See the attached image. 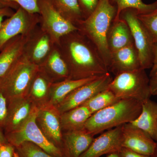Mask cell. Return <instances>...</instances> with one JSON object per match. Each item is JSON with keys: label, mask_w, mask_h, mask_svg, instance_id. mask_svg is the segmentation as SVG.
I'll use <instances>...</instances> for the list:
<instances>
[{"label": "cell", "mask_w": 157, "mask_h": 157, "mask_svg": "<svg viewBox=\"0 0 157 157\" xmlns=\"http://www.w3.org/2000/svg\"><path fill=\"white\" fill-rule=\"evenodd\" d=\"M8 100L0 90V130L3 132L8 114Z\"/></svg>", "instance_id": "32"}, {"label": "cell", "mask_w": 157, "mask_h": 157, "mask_svg": "<svg viewBox=\"0 0 157 157\" xmlns=\"http://www.w3.org/2000/svg\"><path fill=\"white\" fill-rule=\"evenodd\" d=\"M4 7H9L11 9H13V7L11 4L6 2V0H0V8H4Z\"/></svg>", "instance_id": "39"}, {"label": "cell", "mask_w": 157, "mask_h": 157, "mask_svg": "<svg viewBox=\"0 0 157 157\" xmlns=\"http://www.w3.org/2000/svg\"><path fill=\"white\" fill-rule=\"evenodd\" d=\"M56 45L67 65L70 79L100 77L109 73L96 46L78 30L62 37Z\"/></svg>", "instance_id": "1"}, {"label": "cell", "mask_w": 157, "mask_h": 157, "mask_svg": "<svg viewBox=\"0 0 157 157\" xmlns=\"http://www.w3.org/2000/svg\"><path fill=\"white\" fill-rule=\"evenodd\" d=\"M55 45L49 35L39 25L29 36L24 49L23 56L30 63L39 67Z\"/></svg>", "instance_id": "12"}, {"label": "cell", "mask_w": 157, "mask_h": 157, "mask_svg": "<svg viewBox=\"0 0 157 157\" xmlns=\"http://www.w3.org/2000/svg\"><path fill=\"white\" fill-rule=\"evenodd\" d=\"M110 1L117 8L116 15L113 21L119 19L121 13L125 9H134L137 11V14H144L157 8V0L150 4H145L142 0H110Z\"/></svg>", "instance_id": "27"}, {"label": "cell", "mask_w": 157, "mask_h": 157, "mask_svg": "<svg viewBox=\"0 0 157 157\" xmlns=\"http://www.w3.org/2000/svg\"><path fill=\"white\" fill-rule=\"evenodd\" d=\"M14 157H18V155H17V153L15 151L14 154Z\"/></svg>", "instance_id": "42"}, {"label": "cell", "mask_w": 157, "mask_h": 157, "mask_svg": "<svg viewBox=\"0 0 157 157\" xmlns=\"http://www.w3.org/2000/svg\"><path fill=\"white\" fill-rule=\"evenodd\" d=\"M121 100L109 89L98 93L82 105L87 107L92 114L109 107Z\"/></svg>", "instance_id": "26"}, {"label": "cell", "mask_w": 157, "mask_h": 157, "mask_svg": "<svg viewBox=\"0 0 157 157\" xmlns=\"http://www.w3.org/2000/svg\"><path fill=\"white\" fill-rule=\"evenodd\" d=\"M79 9L83 16L86 19L95 10L99 0H77Z\"/></svg>", "instance_id": "31"}, {"label": "cell", "mask_w": 157, "mask_h": 157, "mask_svg": "<svg viewBox=\"0 0 157 157\" xmlns=\"http://www.w3.org/2000/svg\"><path fill=\"white\" fill-rule=\"evenodd\" d=\"M108 89L120 99H133L142 103L151 96L149 78L142 68L116 75Z\"/></svg>", "instance_id": "4"}, {"label": "cell", "mask_w": 157, "mask_h": 157, "mask_svg": "<svg viewBox=\"0 0 157 157\" xmlns=\"http://www.w3.org/2000/svg\"><path fill=\"white\" fill-rule=\"evenodd\" d=\"M137 17L146 29L154 45L157 46V8L148 13L137 14Z\"/></svg>", "instance_id": "29"}, {"label": "cell", "mask_w": 157, "mask_h": 157, "mask_svg": "<svg viewBox=\"0 0 157 157\" xmlns=\"http://www.w3.org/2000/svg\"><path fill=\"white\" fill-rule=\"evenodd\" d=\"M120 152L121 157H151L150 156L138 153L125 147H122Z\"/></svg>", "instance_id": "35"}, {"label": "cell", "mask_w": 157, "mask_h": 157, "mask_svg": "<svg viewBox=\"0 0 157 157\" xmlns=\"http://www.w3.org/2000/svg\"><path fill=\"white\" fill-rule=\"evenodd\" d=\"M116 13V7L110 0H99L92 14L76 25L78 30L96 46L108 70L110 52L107 45V36Z\"/></svg>", "instance_id": "2"}, {"label": "cell", "mask_w": 157, "mask_h": 157, "mask_svg": "<svg viewBox=\"0 0 157 157\" xmlns=\"http://www.w3.org/2000/svg\"><path fill=\"white\" fill-rule=\"evenodd\" d=\"M8 114L4 134L17 130L29 117L36 107L27 97L8 100Z\"/></svg>", "instance_id": "15"}, {"label": "cell", "mask_w": 157, "mask_h": 157, "mask_svg": "<svg viewBox=\"0 0 157 157\" xmlns=\"http://www.w3.org/2000/svg\"><path fill=\"white\" fill-rule=\"evenodd\" d=\"M151 157H157V141L156 142V144L154 152L153 154L152 155Z\"/></svg>", "instance_id": "41"}, {"label": "cell", "mask_w": 157, "mask_h": 157, "mask_svg": "<svg viewBox=\"0 0 157 157\" xmlns=\"http://www.w3.org/2000/svg\"><path fill=\"white\" fill-rule=\"evenodd\" d=\"M39 13H30L19 7L0 26V51L13 38L29 36L39 25Z\"/></svg>", "instance_id": "9"}, {"label": "cell", "mask_w": 157, "mask_h": 157, "mask_svg": "<svg viewBox=\"0 0 157 157\" xmlns=\"http://www.w3.org/2000/svg\"><path fill=\"white\" fill-rule=\"evenodd\" d=\"M38 107L37 125L51 143L62 151L63 132L60 113L56 106L48 104Z\"/></svg>", "instance_id": "11"}, {"label": "cell", "mask_w": 157, "mask_h": 157, "mask_svg": "<svg viewBox=\"0 0 157 157\" xmlns=\"http://www.w3.org/2000/svg\"><path fill=\"white\" fill-rule=\"evenodd\" d=\"M15 147L9 143L0 144V157H14Z\"/></svg>", "instance_id": "33"}, {"label": "cell", "mask_w": 157, "mask_h": 157, "mask_svg": "<svg viewBox=\"0 0 157 157\" xmlns=\"http://www.w3.org/2000/svg\"><path fill=\"white\" fill-rule=\"evenodd\" d=\"M143 131L155 141H157V103L150 99L142 103L140 115L129 123Z\"/></svg>", "instance_id": "21"}, {"label": "cell", "mask_w": 157, "mask_h": 157, "mask_svg": "<svg viewBox=\"0 0 157 157\" xmlns=\"http://www.w3.org/2000/svg\"><path fill=\"white\" fill-rule=\"evenodd\" d=\"M142 103L133 99H121L109 107L92 114L84 129L95 135L129 123L141 113Z\"/></svg>", "instance_id": "3"}, {"label": "cell", "mask_w": 157, "mask_h": 157, "mask_svg": "<svg viewBox=\"0 0 157 157\" xmlns=\"http://www.w3.org/2000/svg\"><path fill=\"white\" fill-rule=\"evenodd\" d=\"M11 4L13 9L21 7L30 13H39L38 3L39 0H6Z\"/></svg>", "instance_id": "30"}, {"label": "cell", "mask_w": 157, "mask_h": 157, "mask_svg": "<svg viewBox=\"0 0 157 157\" xmlns=\"http://www.w3.org/2000/svg\"><path fill=\"white\" fill-rule=\"evenodd\" d=\"M29 36L19 35L13 38L0 51V81L22 57Z\"/></svg>", "instance_id": "18"}, {"label": "cell", "mask_w": 157, "mask_h": 157, "mask_svg": "<svg viewBox=\"0 0 157 157\" xmlns=\"http://www.w3.org/2000/svg\"><path fill=\"white\" fill-rule=\"evenodd\" d=\"M39 69V66L30 63L23 56L0 81V90L8 101L27 97L31 83Z\"/></svg>", "instance_id": "5"}, {"label": "cell", "mask_w": 157, "mask_h": 157, "mask_svg": "<svg viewBox=\"0 0 157 157\" xmlns=\"http://www.w3.org/2000/svg\"><path fill=\"white\" fill-rule=\"evenodd\" d=\"M154 58L153 64L151 68L150 74L153 73L157 71V46L155 45L154 48Z\"/></svg>", "instance_id": "37"}, {"label": "cell", "mask_w": 157, "mask_h": 157, "mask_svg": "<svg viewBox=\"0 0 157 157\" xmlns=\"http://www.w3.org/2000/svg\"><path fill=\"white\" fill-rule=\"evenodd\" d=\"M53 82L40 69L31 83L27 97L37 107L48 103L52 84Z\"/></svg>", "instance_id": "23"}, {"label": "cell", "mask_w": 157, "mask_h": 157, "mask_svg": "<svg viewBox=\"0 0 157 157\" xmlns=\"http://www.w3.org/2000/svg\"><path fill=\"white\" fill-rule=\"evenodd\" d=\"M62 16L76 26L83 19L77 0H51Z\"/></svg>", "instance_id": "25"}, {"label": "cell", "mask_w": 157, "mask_h": 157, "mask_svg": "<svg viewBox=\"0 0 157 157\" xmlns=\"http://www.w3.org/2000/svg\"><path fill=\"white\" fill-rule=\"evenodd\" d=\"M39 67L53 82L70 78L67 65L56 45Z\"/></svg>", "instance_id": "19"}, {"label": "cell", "mask_w": 157, "mask_h": 157, "mask_svg": "<svg viewBox=\"0 0 157 157\" xmlns=\"http://www.w3.org/2000/svg\"><path fill=\"white\" fill-rule=\"evenodd\" d=\"M94 136L85 129L63 132V157H80L92 143Z\"/></svg>", "instance_id": "17"}, {"label": "cell", "mask_w": 157, "mask_h": 157, "mask_svg": "<svg viewBox=\"0 0 157 157\" xmlns=\"http://www.w3.org/2000/svg\"><path fill=\"white\" fill-rule=\"evenodd\" d=\"M149 84L151 96H157V71L150 74Z\"/></svg>", "instance_id": "34"}, {"label": "cell", "mask_w": 157, "mask_h": 157, "mask_svg": "<svg viewBox=\"0 0 157 157\" xmlns=\"http://www.w3.org/2000/svg\"><path fill=\"white\" fill-rule=\"evenodd\" d=\"M14 12L12 9L9 7L0 8V26L4 20V18L10 17L14 14Z\"/></svg>", "instance_id": "36"}, {"label": "cell", "mask_w": 157, "mask_h": 157, "mask_svg": "<svg viewBox=\"0 0 157 157\" xmlns=\"http://www.w3.org/2000/svg\"><path fill=\"white\" fill-rule=\"evenodd\" d=\"M99 77H91L79 79L68 78L63 81L53 82L51 86L47 104L56 107L74 90Z\"/></svg>", "instance_id": "22"}, {"label": "cell", "mask_w": 157, "mask_h": 157, "mask_svg": "<svg viewBox=\"0 0 157 157\" xmlns=\"http://www.w3.org/2000/svg\"><path fill=\"white\" fill-rule=\"evenodd\" d=\"M156 144V142L147 134L132 124H126L123 125V147L151 156Z\"/></svg>", "instance_id": "14"}, {"label": "cell", "mask_w": 157, "mask_h": 157, "mask_svg": "<svg viewBox=\"0 0 157 157\" xmlns=\"http://www.w3.org/2000/svg\"><path fill=\"white\" fill-rule=\"evenodd\" d=\"M141 68L138 52L135 44L110 53L108 71L116 75Z\"/></svg>", "instance_id": "16"}, {"label": "cell", "mask_w": 157, "mask_h": 157, "mask_svg": "<svg viewBox=\"0 0 157 157\" xmlns=\"http://www.w3.org/2000/svg\"><path fill=\"white\" fill-rule=\"evenodd\" d=\"M113 78L109 73L74 90L56 106L60 113L81 106L98 93L107 89Z\"/></svg>", "instance_id": "10"}, {"label": "cell", "mask_w": 157, "mask_h": 157, "mask_svg": "<svg viewBox=\"0 0 157 157\" xmlns=\"http://www.w3.org/2000/svg\"><path fill=\"white\" fill-rule=\"evenodd\" d=\"M107 43L110 53L134 44L131 30L124 19L113 21L107 34Z\"/></svg>", "instance_id": "20"}, {"label": "cell", "mask_w": 157, "mask_h": 157, "mask_svg": "<svg viewBox=\"0 0 157 157\" xmlns=\"http://www.w3.org/2000/svg\"><path fill=\"white\" fill-rule=\"evenodd\" d=\"M91 115L90 110L83 105L61 113L60 122L63 132L84 129L86 121Z\"/></svg>", "instance_id": "24"}, {"label": "cell", "mask_w": 157, "mask_h": 157, "mask_svg": "<svg viewBox=\"0 0 157 157\" xmlns=\"http://www.w3.org/2000/svg\"><path fill=\"white\" fill-rule=\"evenodd\" d=\"M137 12L134 9H125L120 18L124 19L128 25L134 44L139 55L141 68H151L153 64L155 45L144 26L137 17Z\"/></svg>", "instance_id": "7"}, {"label": "cell", "mask_w": 157, "mask_h": 157, "mask_svg": "<svg viewBox=\"0 0 157 157\" xmlns=\"http://www.w3.org/2000/svg\"><path fill=\"white\" fill-rule=\"evenodd\" d=\"M38 107L36 106L29 117L22 125L13 132L5 134L9 143L14 147L25 141L37 144L55 157H63L61 150L46 138L36 122Z\"/></svg>", "instance_id": "6"}, {"label": "cell", "mask_w": 157, "mask_h": 157, "mask_svg": "<svg viewBox=\"0 0 157 157\" xmlns=\"http://www.w3.org/2000/svg\"></svg>", "instance_id": "43"}, {"label": "cell", "mask_w": 157, "mask_h": 157, "mask_svg": "<svg viewBox=\"0 0 157 157\" xmlns=\"http://www.w3.org/2000/svg\"><path fill=\"white\" fill-rule=\"evenodd\" d=\"M106 157H121V156L120 152L119 151L109 154L107 155Z\"/></svg>", "instance_id": "40"}, {"label": "cell", "mask_w": 157, "mask_h": 157, "mask_svg": "<svg viewBox=\"0 0 157 157\" xmlns=\"http://www.w3.org/2000/svg\"><path fill=\"white\" fill-rule=\"evenodd\" d=\"M18 157H55L32 142L25 141L15 147Z\"/></svg>", "instance_id": "28"}, {"label": "cell", "mask_w": 157, "mask_h": 157, "mask_svg": "<svg viewBox=\"0 0 157 157\" xmlns=\"http://www.w3.org/2000/svg\"><path fill=\"white\" fill-rule=\"evenodd\" d=\"M123 125L107 130L94 138L89 147L80 157H100L120 151L123 147Z\"/></svg>", "instance_id": "13"}, {"label": "cell", "mask_w": 157, "mask_h": 157, "mask_svg": "<svg viewBox=\"0 0 157 157\" xmlns=\"http://www.w3.org/2000/svg\"><path fill=\"white\" fill-rule=\"evenodd\" d=\"M39 24L57 45L62 37L78 30L57 11L51 0H39L38 3Z\"/></svg>", "instance_id": "8"}, {"label": "cell", "mask_w": 157, "mask_h": 157, "mask_svg": "<svg viewBox=\"0 0 157 157\" xmlns=\"http://www.w3.org/2000/svg\"><path fill=\"white\" fill-rule=\"evenodd\" d=\"M7 143H9V142L6 139L4 132L2 130H0V144Z\"/></svg>", "instance_id": "38"}]
</instances>
